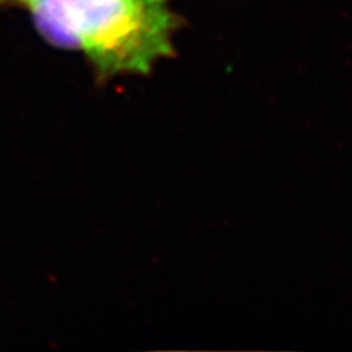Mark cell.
Wrapping results in <instances>:
<instances>
[{"instance_id":"6da1fadb","label":"cell","mask_w":352,"mask_h":352,"mask_svg":"<svg viewBox=\"0 0 352 352\" xmlns=\"http://www.w3.org/2000/svg\"><path fill=\"white\" fill-rule=\"evenodd\" d=\"M27 12L52 46L81 52L100 80L147 75L175 53L170 0H0Z\"/></svg>"}]
</instances>
